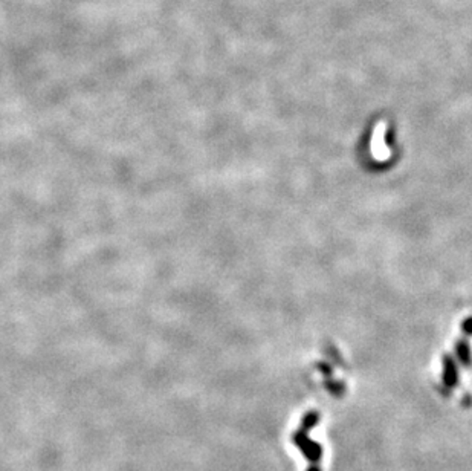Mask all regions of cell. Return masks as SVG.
<instances>
[{
    "label": "cell",
    "mask_w": 472,
    "mask_h": 471,
    "mask_svg": "<svg viewBox=\"0 0 472 471\" xmlns=\"http://www.w3.org/2000/svg\"><path fill=\"white\" fill-rule=\"evenodd\" d=\"M292 439L295 442V446L301 450V452L304 453V456L312 462V463H317L319 459H321V456H323V448L321 446L318 444V442L315 441H312L309 438V435L306 430H298L294 433L292 436Z\"/></svg>",
    "instance_id": "cell-1"
},
{
    "label": "cell",
    "mask_w": 472,
    "mask_h": 471,
    "mask_svg": "<svg viewBox=\"0 0 472 471\" xmlns=\"http://www.w3.org/2000/svg\"><path fill=\"white\" fill-rule=\"evenodd\" d=\"M308 471H321V470H319V468L315 465V463H314V465L308 468Z\"/></svg>",
    "instance_id": "cell-3"
},
{
    "label": "cell",
    "mask_w": 472,
    "mask_h": 471,
    "mask_svg": "<svg viewBox=\"0 0 472 471\" xmlns=\"http://www.w3.org/2000/svg\"><path fill=\"white\" fill-rule=\"evenodd\" d=\"M318 422H319V415L315 413V412H310V413L306 415V417L303 418L301 428H303V430L308 432V430H310V428H314L318 424Z\"/></svg>",
    "instance_id": "cell-2"
}]
</instances>
